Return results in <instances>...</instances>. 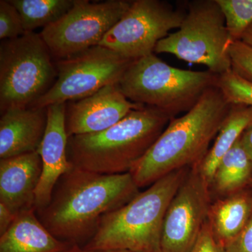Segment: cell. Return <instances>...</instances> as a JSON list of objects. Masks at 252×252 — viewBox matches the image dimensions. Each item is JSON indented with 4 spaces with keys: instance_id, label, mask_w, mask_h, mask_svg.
I'll return each instance as SVG.
<instances>
[{
    "instance_id": "obj_30",
    "label": "cell",
    "mask_w": 252,
    "mask_h": 252,
    "mask_svg": "<svg viewBox=\"0 0 252 252\" xmlns=\"http://www.w3.org/2000/svg\"><path fill=\"white\" fill-rule=\"evenodd\" d=\"M240 41L252 47V24L250 25L248 29L244 32Z\"/></svg>"
},
{
    "instance_id": "obj_2",
    "label": "cell",
    "mask_w": 252,
    "mask_h": 252,
    "mask_svg": "<svg viewBox=\"0 0 252 252\" xmlns=\"http://www.w3.org/2000/svg\"><path fill=\"white\" fill-rule=\"evenodd\" d=\"M232 104L217 86L182 117L173 118L130 173L139 188L149 187L177 170L200 165Z\"/></svg>"
},
{
    "instance_id": "obj_10",
    "label": "cell",
    "mask_w": 252,
    "mask_h": 252,
    "mask_svg": "<svg viewBox=\"0 0 252 252\" xmlns=\"http://www.w3.org/2000/svg\"><path fill=\"white\" fill-rule=\"evenodd\" d=\"M187 10L162 0H135L99 46L135 60L154 54L158 43L178 29Z\"/></svg>"
},
{
    "instance_id": "obj_16",
    "label": "cell",
    "mask_w": 252,
    "mask_h": 252,
    "mask_svg": "<svg viewBox=\"0 0 252 252\" xmlns=\"http://www.w3.org/2000/svg\"><path fill=\"white\" fill-rule=\"evenodd\" d=\"M73 247L50 233L36 216L35 209L18 215L0 235V252H65Z\"/></svg>"
},
{
    "instance_id": "obj_19",
    "label": "cell",
    "mask_w": 252,
    "mask_h": 252,
    "mask_svg": "<svg viewBox=\"0 0 252 252\" xmlns=\"http://www.w3.org/2000/svg\"><path fill=\"white\" fill-rule=\"evenodd\" d=\"M252 181V161L239 139L220 160L211 187L220 195L225 197L248 188Z\"/></svg>"
},
{
    "instance_id": "obj_11",
    "label": "cell",
    "mask_w": 252,
    "mask_h": 252,
    "mask_svg": "<svg viewBox=\"0 0 252 252\" xmlns=\"http://www.w3.org/2000/svg\"><path fill=\"white\" fill-rule=\"evenodd\" d=\"M210 205V186L198 165L192 167L165 213L160 251L190 252L206 223Z\"/></svg>"
},
{
    "instance_id": "obj_8",
    "label": "cell",
    "mask_w": 252,
    "mask_h": 252,
    "mask_svg": "<svg viewBox=\"0 0 252 252\" xmlns=\"http://www.w3.org/2000/svg\"><path fill=\"white\" fill-rule=\"evenodd\" d=\"M132 61L99 45L58 60L54 85L31 107L46 108L79 100L105 86L119 84Z\"/></svg>"
},
{
    "instance_id": "obj_22",
    "label": "cell",
    "mask_w": 252,
    "mask_h": 252,
    "mask_svg": "<svg viewBox=\"0 0 252 252\" xmlns=\"http://www.w3.org/2000/svg\"><path fill=\"white\" fill-rule=\"evenodd\" d=\"M216 86L230 104L252 106V84L233 71L218 76Z\"/></svg>"
},
{
    "instance_id": "obj_20",
    "label": "cell",
    "mask_w": 252,
    "mask_h": 252,
    "mask_svg": "<svg viewBox=\"0 0 252 252\" xmlns=\"http://www.w3.org/2000/svg\"><path fill=\"white\" fill-rule=\"evenodd\" d=\"M22 18L25 32L43 29L62 18L74 5V0H9Z\"/></svg>"
},
{
    "instance_id": "obj_7",
    "label": "cell",
    "mask_w": 252,
    "mask_h": 252,
    "mask_svg": "<svg viewBox=\"0 0 252 252\" xmlns=\"http://www.w3.org/2000/svg\"><path fill=\"white\" fill-rule=\"evenodd\" d=\"M233 42L217 0H193L177 31L158 43L154 53L170 54L186 62L206 66L216 75L231 70Z\"/></svg>"
},
{
    "instance_id": "obj_21",
    "label": "cell",
    "mask_w": 252,
    "mask_h": 252,
    "mask_svg": "<svg viewBox=\"0 0 252 252\" xmlns=\"http://www.w3.org/2000/svg\"><path fill=\"white\" fill-rule=\"evenodd\" d=\"M232 41H240L252 24V0H217Z\"/></svg>"
},
{
    "instance_id": "obj_27",
    "label": "cell",
    "mask_w": 252,
    "mask_h": 252,
    "mask_svg": "<svg viewBox=\"0 0 252 252\" xmlns=\"http://www.w3.org/2000/svg\"><path fill=\"white\" fill-rule=\"evenodd\" d=\"M16 217L6 205L0 203V235L4 234L9 229Z\"/></svg>"
},
{
    "instance_id": "obj_4",
    "label": "cell",
    "mask_w": 252,
    "mask_h": 252,
    "mask_svg": "<svg viewBox=\"0 0 252 252\" xmlns=\"http://www.w3.org/2000/svg\"><path fill=\"white\" fill-rule=\"evenodd\" d=\"M190 168L169 174L124 206L106 215L83 249L161 252L162 224L169 205Z\"/></svg>"
},
{
    "instance_id": "obj_13",
    "label": "cell",
    "mask_w": 252,
    "mask_h": 252,
    "mask_svg": "<svg viewBox=\"0 0 252 252\" xmlns=\"http://www.w3.org/2000/svg\"><path fill=\"white\" fill-rule=\"evenodd\" d=\"M67 103L47 107L45 135L38 152L42 162V173L35 193V211L49 204L56 182L73 167L67 156L68 136L65 127Z\"/></svg>"
},
{
    "instance_id": "obj_29",
    "label": "cell",
    "mask_w": 252,
    "mask_h": 252,
    "mask_svg": "<svg viewBox=\"0 0 252 252\" xmlns=\"http://www.w3.org/2000/svg\"><path fill=\"white\" fill-rule=\"evenodd\" d=\"M65 252H134L128 250H87L85 249L79 248L78 246H74L70 250Z\"/></svg>"
},
{
    "instance_id": "obj_23",
    "label": "cell",
    "mask_w": 252,
    "mask_h": 252,
    "mask_svg": "<svg viewBox=\"0 0 252 252\" xmlns=\"http://www.w3.org/2000/svg\"><path fill=\"white\" fill-rule=\"evenodd\" d=\"M22 18L9 0L0 1V39H16L25 34Z\"/></svg>"
},
{
    "instance_id": "obj_24",
    "label": "cell",
    "mask_w": 252,
    "mask_h": 252,
    "mask_svg": "<svg viewBox=\"0 0 252 252\" xmlns=\"http://www.w3.org/2000/svg\"><path fill=\"white\" fill-rule=\"evenodd\" d=\"M231 70L252 84V47L242 41H233L229 48Z\"/></svg>"
},
{
    "instance_id": "obj_28",
    "label": "cell",
    "mask_w": 252,
    "mask_h": 252,
    "mask_svg": "<svg viewBox=\"0 0 252 252\" xmlns=\"http://www.w3.org/2000/svg\"><path fill=\"white\" fill-rule=\"evenodd\" d=\"M240 140L244 149L252 161V123L244 131Z\"/></svg>"
},
{
    "instance_id": "obj_9",
    "label": "cell",
    "mask_w": 252,
    "mask_h": 252,
    "mask_svg": "<svg viewBox=\"0 0 252 252\" xmlns=\"http://www.w3.org/2000/svg\"><path fill=\"white\" fill-rule=\"evenodd\" d=\"M132 1L91 2L74 0L72 9L39 34L53 58L61 60L99 45L126 14Z\"/></svg>"
},
{
    "instance_id": "obj_15",
    "label": "cell",
    "mask_w": 252,
    "mask_h": 252,
    "mask_svg": "<svg viewBox=\"0 0 252 252\" xmlns=\"http://www.w3.org/2000/svg\"><path fill=\"white\" fill-rule=\"evenodd\" d=\"M47 121V107L15 108L1 113L0 159L38 152Z\"/></svg>"
},
{
    "instance_id": "obj_12",
    "label": "cell",
    "mask_w": 252,
    "mask_h": 252,
    "mask_svg": "<svg viewBox=\"0 0 252 252\" xmlns=\"http://www.w3.org/2000/svg\"><path fill=\"white\" fill-rule=\"evenodd\" d=\"M143 107L126 98L119 84L105 86L89 97L67 102L65 127L68 138L107 130L131 111Z\"/></svg>"
},
{
    "instance_id": "obj_5",
    "label": "cell",
    "mask_w": 252,
    "mask_h": 252,
    "mask_svg": "<svg viewBox=\"0 0 252 252\" xmlns=\"http://www.w3.org/2000/svg\"><path fill=\"white\" fill-rule=\"evenodd\" d=\"M218 75L210 71H192L169 65L155 54L135 60L119 83L126 98L153 107L171 119L194 107Z\"/></svg>"
},
{
    "instance_id": "obj_25",
    "label": "cell",
    "mask_w": 252,
    "mask_h": 252,
    "mask_svg": "<svg viewBox=\"0 0 252 252\" xmlns=\"http://www.w3.org/2000/svg\"><path fill=\"white\" fill-rule=\"evenodd\" d=\"M190 252H225L224 249L219 245L214 236L208 220L204 225Z\"/></svg>"
},
{
    "instance_id": "obj_6",
    "label": "cell",
    "mask_w": 252,
    "mask_h": 252,
    "mask_svg": "<svg viewBox=\"0 0 252 252\" xmlns=\"http://www.w3.org/2000/svg\"><path fill=\"white\" fill-rule=\"evenodd\" d=\"M40 34L26 32L0 45V112L31 107L54 85L56 63Z\"/></svg>"
},
{
    "instance_id": "obj_26",
    "label": "cell",
    "mask_w": 252,
    "mask_h": 252,
    "mask_svg": "<svg viewBox=\"0 0 252 252\" xmlns=\"http://www.w3.org/2000/svg\"><path fill=\"white\" fill-rule=\"evenodd\" d=\"M224 250L225 252H252V213L241 233Z\"/></svg>"
},
{
    "instance_id": "obj_1",
    "label": "cell",
    "mask_w": 252,
    "mask_h": 252,
    "mask_svg": "<svg viewBox=\"0 0 252 252\" xmlns=\"http://www.w3.org/2000/svg\"><path fill=\"white\" fill-rule=\"evenodd\" d=\"M140 192L130 172L102 175L73 166L60 177L49 204L36 215L56 238L84 248L106 215Z\"/></svg>"
},
{
    "instance_id": "obj_14",
    "label": "cell",
    "mask_w": 252,
    "mask_h": 252,
    "mask_svg": "<svg viewBox=\"0 0 252 252\" xmlns=\"http://www.w3.org/2000/svg\"><path fill=\"white\" fill-rule=\"evenodd\" d=\"M42 173L39 152L0 159V203L16 216L35 209V193Z\"/></svg>"
},
{
    "instance_id": "obj_3",
    "label": "cell",
    "mask_w": 252,
    "mask_h": 252,
    "mask_svg": "<svg viewBox=\"0 0 252 252\" xmlns=\"http://www.w3.org/2000/svg\"><path fill=\"white\" fill-rule=\"evenodd\" d=\"M171 119L153 107L134 109L107 130L69 137L68 158L73 166L95 173H127L147 153Z\"/></svg>"
},
{
    "instance_id": "obj_17",
    "label": "cell",
    "mask_w": 252,
    "mask_h": 252,
    "mask_svg": "<svg viewBox=\"0 0 252 252\" xmlns=\"http://www.w3.org/2000/svg\"><path fill=\"white\" fill-rule=\"evenodd\" d=\"M252 213V189L250 187L211 203L207 220L222 248L225 250L241 233Z\"/></svg>"
},
{
    "instance_id": "obj_31",
    "label": "cell",
    "mask_w": 252,
    "mask_h": 252,
    "mask_svg": "<svg viewBox=\"0 0 252 252\" xmlns=\"http://www.w3.org/2000/svg\"><path fill=\"white\" fill-rule=\"evenodd\" d=\"M250 187H251V188L252 189V181L251 184H250Z\"/></svg>"
},
{
    "instance_id": "obj_18",
    "label": "cell",
    "mask_w": 252,
    "mask_h": 252,
    "mask_svg": "<svg viewBox=\"0 0 252 252\" xmlns=\"http://www.w3.org/2000/svg\"><path fill=\"white\" fill-rule=\"evenodd\" d=\"M252 123V106L232 104L213 145L201 163L198 165L202 175L210 187L220 160L234 146Z\"/></svg>"
}]
</instances>
